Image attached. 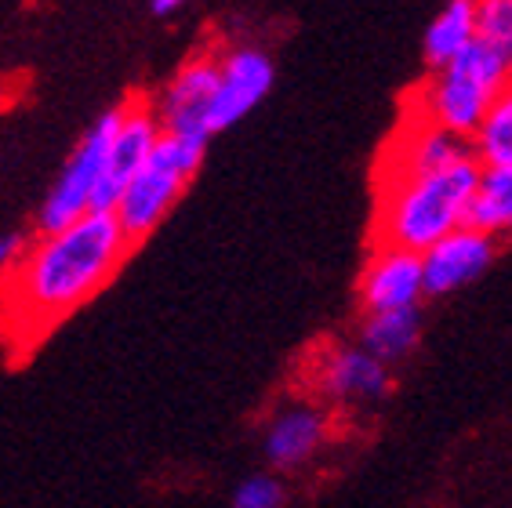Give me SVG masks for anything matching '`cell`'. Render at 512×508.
<instances>
[{"instance_id":"1","label":"cell","mask_w":512,"mask_h":508,"mask_svg":"<svg viewBox=\"0 0 512 508\" xmlns=\"http://www.w3.org/2000/svg\"><path fill=\"white\" fill-rule=\"evenodd\" d=\"M131 240L113 215H84L59 233L37 236L0 276V327L22 349L91 302L128 258Z\"/></svg>"},{"instance_id":"2","label":"cell","mask_w":512,"mask_h":508,"mask_svg":"<svg viewBox=\"0 0 512 508\" xmlns=\"http://www.w3.org/2000/svg\"><path fill=\"white\" fill-rule=\"evenodd\" d=\"M480 164L465 160L436 175L382 178L378 200V244L393 251L425 254L444 236L469 225V204Z\"/></svg>"},{"instance_id":"3","label":"cell","mask_w":512,"mask_h":508,"mask_svg":"<svg viewBox=\"0 0 512 508\" xmlns=\"http://www.w3.org/2000/svg\"><path fill=\"white\" fill-rule=\"evenodd\" d=\"M509 77L512 69L494 51L483 48L480 40H473L458 59L425 80L411 102V117L469 142Z\"/></svg>"},{"instance_id":"4","label":"cell","mask_w":512,"mask_h":508,"mask_svg":"<svg viewBox=\"0 0 512 508\" xmlns=\"http://www.w3.org/2000/svg\"><path fill=\"white\" fill-rule=\"evenodd\" d=\"M204 149L207 142L164 135L160 131L153 153L146 157V164L138 167V175L131 178L128 189L120 193L117 207H113V218H117V225L124 229V236H128L131 244L146 240L168 218L175 200L186 193L189 178L197 175Z\"/></svg>"},{"instance_id":"5","label":"cell","mask_w":512,"mask_h":508,"mask_svg":"<svg viewBox=\"0 0 512 508\" xmlns=\"http://www.w3.org/2000/svg\"><path fill=\"white\" fill-rule=\"evenodd\" d=\"M120 113H124V106L106 109V113L84 131L80 146L73 149V157L66 160V167L59 171L51 193L44 196V204H40V215H37L40 236L59 233L66 225L91 215V200H95V189H99L102 167H106V153H109V142H113V131H117V124H120Z\"/></svg>"},{"instance_id":"6","label":"cell","mask_w":512,"mask_h":508,"mask_svg":"<svg viewBox=\"0 0 512 508\" xmlns=\"http://www.w3.org/2000/svg\"><path fill=\"white\" fill-rule=\"evenodd\" d=\"M157 138H160V124H157V113H153V102H142V98L124 102L120 124L113 131V142H109L99 189H95V200H91L95 215H113L120 193L138 175V167L146 164V157L157 146Z\"/></svg>"},{"instance_id":"7","label":"cell","mask_w":512,"mask_h":508,"mask_svg":"<svg viewBox=\"0 0 512 508\" xmlns=\"http://www.w3.org/2000/svg\"><path fill=\"white\" fill-rule=\"evenodd\" d=\"M215 88H218V55H197V59H189L186 66L168 80V88L160 91L157 102H153L160 131H164V135L211 142V135H207V117H211Z\"/></svg>"},{"instance_id":"8","label":"cell","mask_w":512,"mask_h":508,"mask_svg":"<svg viewBox=\"0 0 512 508\" xmlns=\"http://www.w3.org/2000/svg\"><path fill=\"white\" fill-rule=\"evenodd\" d=\"M276 66L266 51L258 48H233L218 55V88L207 117V135H218L244 120L262 98L273 91Z\"/></svg>"},{"instance_id":"9","label":"cell","mask_w":512,"mask_h":508,"mask_svg":"<svg viewBox=\"0 0 512 508\" xmlns=\"http://www.w3.org/2000/svg\"><path fill=\"white\" fill-rule=\"evenodd\" d=\"M473 157V146L458 135H447L440 127L425 124V120H407L396 135L393 149L385 153L382 178H418V175H436L454 164H465Z\"/></svg>"},{"instance_id":"10","label":"cell","mask_w":512,"mask_h":508,"mask_svg":"<svg viewBox=\"0 0 512 508\" xmlns=\"http://www.w3.org/2000/svg\"><path fill=\"white\" fill-rule=\"evenodd\" d=\"M422 258V284H425V294H451L458 287L473 284L487 273V265L494 258V240L473 225H465L458 233L444 236L440 244H433Z\"/></svg>"},{"instance_id":"11","label":"cell","mask_w":512,"mask_h":508,"mask_svg":"<svg viewBox=\"0 0 512 508\" xmlns=\"http://www.w3.org/2000/svg\"><path fill=\"white\" fill-rule=\"evenodd\" d=\"M364 294L367 313H393V309H418L425 298L422 284V258L411 251L378 247L364 269Z\"/></svg>"},{"instance_id":"12","label":"cell","mask_w":512,"mask_h":508,"mask_svg":"<svg viewBox=\"0 0 512 508\" xmlns=\"http://www.w3.org/2000/svg\"><path fill=\"white\" fill-rule=\"evenodd\" d=\"M320 389L331 400H378L389 389V367L364 349H335L320 363Z\"/></svg>"},{"instance_id":"13","label":"cell","mask_w":512,"mask_h":508,"mask_svg":"<svg viewBox=\"0 0 512 508\" xmlns=\"http://www.w3.org/2000/svg\"><path fill=\"white\" fill-rule=\"evenodd\" d=\"M327 432V421L313 407H291V411L276 414L266 432V458L276 469H295L309 461L320 450Z\"/></svg>"},{"instance_id":"14","label":"cell","mask_w":512,"mask_h":508,"mask_svg":"<svg viewBox=\"0 0 512 508\" xmlns=\"http://www.w3.org/2000/svg\"><path fill=\"white\" fill-rule=\"evenodd\" d=\"M469 225L491 240L498 233H512V164L480 167L469 204Z\"/></svg>"},{"instance_id":"15","label":"cell","mask_w":512,"mask_h":508,"mask_svg":"<svg viewBox=\"0 0 512 508\" xmlns=\"http://www.w3.org/2000/svg\"><path fill=\"white\" fill-rule=\"evenodd\" d=\"M476 40V4L473 0H451L425 30V62L444 69Z\"/></svg>"},{"instance_id":"16","label":"cell","mask_w":512,"mask_h":508,"mask_svg":"<svg viewBox=\"0 0 512 508\" xmlns=\"http://www.w3.org/2000/svg\"><path fill=\"white\" fill-rule=\"evenodd\" d=\"M422 334V313L418 309H393V313H367L364 320V345L378 363L404 360Z\"/></svg>"},{"instance_id":"17","label":"cell","mask_w":512,"mask_h":508,"mask_svg":"<svg viewBox=\"0 0 512 508\" xmlns=\"http://www.w3.org/2000/svg\"><path fill=\"white\" fill-rule=\"evenodd\" d=\"M469 146H473V157L480 167L512 164V77L505 80V88L494 95L483 124L476 127V135L469 138Z\"/></svg>"},{"instance_id":"18","label":"cell","mask_w":512,"mask_h":508,"mask_svg":"<svg viewBox=\"0 0 512 508\" xmlns=\"http://www.w3.org/2000/svg\"><path fill=\"white\" fill-rule=\"evenodd\" d=\"M476 40L512 69V0L476 4Z\"/></svg>"},{"instance_id":"19","label":"cell","mask_w":512,"mask_h":508,"mask_svg":"<svg viewBox=\"0 0 512 508\" xmlns=\"http://www.w3.org/2000/svg\"><path fill=\"white\" fill-rule=\"evenodd\" d=\"M284 505V487L273 476H247L233 490V508H280Z\"/></svg>"},{"instance_id":"20","label":"cell","mask_w":512,"mask_h":508,"mask_svg":"<svg viewBox=\"0 0 512 508\" xmlns=\"http://www.w3.org/2000/svg\"><path fill=\"white\" fill-rule=\"evenodd\" d=\"M26 247V236L22 233H8L0 236V276H4V269H8L15 258H19V251Z\"/></svg>"},{"instance_id":"21","label":"cell","mask_w":512,"mask_h":508,"mask_svg":"<svg viewBox=\"0 0 512 508\" xmlns=\"http://www.w3.org/2000/svg\"><path fill=\"white\" fill-rule=\"evenodd\" d=\"M149 11H153V15H160V19H168V15H175V11H178V0H153V4H149Z\"/></svg>"}]
</instances>
